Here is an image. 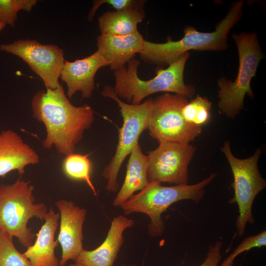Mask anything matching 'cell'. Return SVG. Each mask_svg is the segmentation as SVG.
<instances>
[{
    "label": "cell",
    "instance_id": "6da1fadb",
    "mask_svg": "<svg viewBox=\"0 0 266 266\" xmlns=\"http://www.w3.org/2000/svg\"><path fill=\"white\" fill-rule=\"evenodd\" d=\"M31 106L33 117L46 129L43 148L50 149L54 146L66 156L74 153L84 132L95 120L93 108L87 104L80 106L71 104L61 84L55 89L37 92Z\"/></svg>",
    "mask_w": 266,
    "mask_h": 266
},
{
    "label": "cell",
    "instance_id": "7a4b0ae2",
    "mask_svg": "<svg viewBox=\"0 0 266 266\" xmlns=\"http://www.w3.org/2000/svg\"><path fill=\"white\" fill-rule=\"evenodd\" d=\"M243 6L242 0L233 3L213 32H200L189 26L184 30V36L177 41L168 38L166 42L158 43L144 40L139 53L141 59L150 64L165 66L176 61L190 50H225L228 47V35L240 19Z\"/></svg>",
    "mask_w": 266,
    "mask_h": 266
},
{
    "label": "cell",
    "instance_id": "3957f363",
    "mask_svg": "<svg viewBox=\"0 0 266 266\" xmlns=\"http://www.w3.org/2000/svg\"><path fill=\"white\" fill-rule=\"evenodd\" d=\"M189 53L183 55L166 69H160L152 79L144 80L138 75L140 61L135 58L127 65L113 71L115 78L114 91L121 99L132 104H138L147 97L158 92L174 93L186 98L195 93L194 86L185 84L184 71Z\"/></svg>",
    "mask_w": 266,
    "mask_h": 266
},
{
    "label": "cell",
    "instance_id": "277c9868",
    "mask_svg": "<svg viewBox=\"0 0 266 266\" xmlns=\"http://www.w3.org/2000/svg\"><path fill=\"white\" fill-rule=\"evenodd\" d=\"M216 174L212 173L207 178L194 184L164 186L157 182H150L138 193L133 195L120 207L126 215L134 212L146 214L150 219L148 233L153 237L160 236L165 225L162 214L172 204L184 200L198 203L203 198L204 188Z\"/></svg>",
    "mask_w": 266,
    "mask_h": 266
},
{
    "label": "cell",
    "instance_id": "5b68a950",
    "mask_svg": "<svg viewBox=\"0 0 266 266\" xmlns=\"http://www.w3.org/2000/svg\"><path fill=\"white\" fill-rule=\"evenodd\" d=\"M33 190L30 181L21 177L0 185V231L16 237L27 248L35 237L29 221L34 217L43 220L48 212L44 203L35 202Z\"/></svg>",
    "mask_w": 266,
    "mask_h": 266
},
{
    "label": "cell",
    "instance_id": "8992f818",
    "mask_svg": "<svg viewBox=\"0 0 266 266\" xmlns=\"http://www.w3.org/2000/svg\"><path fill=\"white\" fill-rule=\"evenodd\" d=\"M232 37L239 55L238 74L233 82L222 77L218 80L217 85L219 88V108L226 116L233 119L243 109L245 95L251 98L254 96L250 82L256 75L264 54L255 32L233 34Z\"/></svg>",
    "mask_w": 266,
    "mask_h": 266
},
{
    "label": "cell",
    "instance_id": "52a82bcc",
    "mask_svg": "<svg viewBox=\"0 0 266 266\" xmlns=\"http://www.w3.org/2000/svg\"><path fill=\"white\" fill-rule=\"evenodd\" d=\"M101 94L117 102L123 119L122 126L119 129L115 154L102 173L107 181L106 189L108 192L114 193L119 189L117 177L124 160L138 142L142 132L147 129L153 99H148L138 104L128 103L117 96L110 85L105 86Z\"/></svg>",
    "mask_w": 266,
    "mask_h": 266
},
{
    "label": "cell",
    "instance_id": "ba28073f",
    "mask_svg": "<svg viewBox=\"0 0 266 266\" xmlns=\"http://www.w3.org/2000/svg\"><path fill=\"white\" fill-rule=\"evenodd\" d=\"M221 150L229 163L233 175L232 187L234 197L229 203L237 204L239 215L235 226L238 235L242 236L245 233L247 224L255 223L252 214L253 202L257 195L266 187V181L261 175L258 167L261 150L258 148L249 158L240 159L233 154L230 143L227 141Z\"/></svg>",
    "mask_w": 266,
    "mask_h": 266
},
{
    "label": "cell",
    "instance_id": "9c48e42d",
    "mask_svg": "<svg viewBox=\"0 0 266 266\" xmlns=\"http://www.w3.org/2000/svg\"><path fill=\"white\" fill-rule=\"evenodd\" d=\"M187 98L169 93L153 99L147 129L150 136L160 143L173 142L189 144L202 132V127L192 125L183 118L181 109Z\"/></svg>",
    "mask_w": 266,
    "mask_h": 266
},
{
    "label": "cell",
    "instance_id": "30bf717a",
    "mask_svg": "<svg viewBox=\"0 0 266 266\" xmlns=\"http://www.w3.org/2000/svg\"><path fill=\"white\" fill-rule=\"evenodd\" d=\"M196 149V147L189 144L160 143L157 148L150 151L147 155L148 182L188 184V166Z\"/></svg>",
    "mask_w": 266,
    "mask_h": 266
},
{
    "label": "cell",
    "instance_id": "8fae6325",
    "mask_svg": "<svg viewBox=\"0 0 266 266\" xmlns=\"http://www.w3.org/2000/svg\"><path fill=\"white\" fill-rule=\"evenodd\" d=\"M0 50L21 58L43 80L46 89H55L65 60L63 50L55 45H44L35 40L20 39L2 44Z\"/></svg>",
    "mask_w": 266,
    "mask_h": 266
},
{
    "label": "cell",
    "instance_id": "7c38bea8",
    "mask_svg": "<svg viewBox=\"0 0 266 266\" xmlns=\"http://www.w3.org/2000/svg\"><path fill=\"white\" fill-rule=\"evenodd\" d=\"M61 217L58 241L62 249L60 266H65L70 260L75 261L83 249V225L86 210L71 200H60L55 202Z\"/></svg>",
    "mask_w": 266,
    "mask_h": 266
},
{
    "label": "cell",
    "instance_id": "4fadbf2b",
    "mask_svg": "<svg viewBox=\"0 0 266 266\" xmlns=\"http://www.w3.org/2000/svg\"><path fill=\"white\" fill-rule=\"evenodd\" d=\"M109 65L108 61L98 50L82 59L73 62L65 60L60 77L66 84L67 97L70 99L80 91L83 98H90L95 89L97 72Z\"/></svg>",
    "mask_w": 266,
    "mask_h": 266
},
{
    "label": "cell",
    "instance_id": "5bb4252c",
    "mask_svg": "<svg viewBox=\"0 0 266 266\" xmlns=\"http://www.w3.org/2000/svg\"><path fill=\"white\" fill-rule=\"evenodd\" d=\"M134 221L123 215L113 218L104 241L93 250L83 249L75 263L83 266H113L124 242V231L132 227Z\"/></svg>",
    "mask_w": 266,
    "mask_h": 266
},
{
    "label": "cell",
    "instance_id": "9a60e30c",
    "mask_svg": "<svg viewBox=\"0 0 266 266\" xmlns=\"http://www.w3.org/2000/svg\"><path fill=\"white\" fill-rule=\"evenodd\" d=\"M39 161L37 152L16 132L7 129L0 133V177L13 170L22 175L27 166Z\"/></svg>",
    "mask_w": 266,
    "mask_h": 266
},
{
    "label": "cell",
    "instance_id": "2e32d148",
    "mask_svg": "<svg viewBox=\"0 0 266 266\" xmlns=\"http://www.w3.org/2000/svg\"><path fill=\"white\" fill-rule=\"evenodd\" d=\"M144 39L137 32L127 35L100 34L97 37L98 51L108 61L114 71L127 65L141 51Z\"/></svg>",
    "mask_w": 266,
    "mask_h": 266
},
{
    "label": "cell",
    "instance_id": "e0dca14e",
    "mask_svg": "<svg viewBox=\"0 0 266 266\" xmlns=\"http://www.w3.org/2000/svg\"><path fill=\"white\" fill-rule=\"evenodd\" d=\"M59 218L60 213H56L51 207L44 217L45 222L36 235L35 242L23 253L31 266H60L59 260L55 254L59 242L54 239Z\"/></svg>",
    "mask_w": 266,
    "mask_h": 266
},
{
    "label": "cell",
    "instance_id": "ac0fdd59",
    "mask_svg": "<svg viewBox=\"0 0 266 266\" xmlns=\"http://www.w3.org/2000/svg\"><path fill=\"white\" fill-rule=\"evenodd\" d=\"M130 155L125 178L113 200V206H120L135 192L141 190L149 183L147 177V156L142 153L138 142L135 145Z\"/></svg>",
    "mask_w": 266,
    "mask_h": 266
},
{
    "label": "cell",
    "instance_id": "d6986e66",
    "mask_svg": "<svg viewBox=\"0 0 266 266\" xmlns=\"http://www.w3.org/2000/svg\"><path fill=\"white\" fill-rule=\"evenodd\" d=\"M145 16L143 9L107 11L98 19L100 34L127 35L135 33Z\"/></svg>",
    "mask_w": 266,
    "mask_h": 266
},
{
    "label": "cell",
    "instance_id": "ffe728a7",
    "mask_svg": "<svg viewBox=\"0 0 266 266\" xmlns=\"http://www.w3.org/2000/svg\"><path fill=\"white\" fill-rule=\"evenodd\" d=\"M62 168L67 177L85 182L95 196H97L91 178L92 165L87 156L74 153L66 156L63 162Z\"/></svg>",
    "mask_w": 266,
    "mask_h": 266
},
{
    "label": "cell",
    "instance_id": "44dd1931",
    "mask_svg": "<svg viewBox=\"0 0 266 266\" xmlns=\"http://www.w3.org/2000/svg\"><path fill=\"white\" fill-rule=\"evenodd\" d=\"M211 107V102L207 99L198 95L183 106L181 113L187 122L202 127L210 121Z\"/></svg>",
    "mask_w": 266,
    "mask_h": 266
},
{
    "label": "cell",
    "instance_id": "7402d4cb",
    "mask_svg": "<svg viewBox=\"0 0 266 266\" xmlns=\"http://www.w3.org/2000/svg\"><path fill=\"white\" fill-rule=\"evenodd\" d=\"M0 266H31L28 258L16 249L13 242V236L1 231Z\"/></svg>",
    "mask_w": 266,
    "mask_h": 266
},
{
    "label": "cell",
    "instance_id": "603a6c76",
    "mask_svg": "<svg viewBox=\"0 0 266 266\" xmlns=\"http://www.w3.org/2000/svg\"><path fill=\"white\" fill-rule=\"evenodd\" d=\"M36 3V0H0V22L14 27L18 12H30Z\"/></svg>",
    "mask_w": 266,
    "mask_h": 266
},
{
    "label": "cell",
    "instance_id": "cb8c5ba5",
    "mask_svg": "<svg viewBox=\"0 0 266 266\" xmlns=\"http://www.w3.org/2000/svg\"><path fill=\"white\" fill-rule=\"evenodd\" d=\"M266 245V231L246 237L229 255L219 266H233L235 259L245 251L254 248H260Z\"/></svg>",
    "mask_w": 266,
    "mask_h": 266
},
{
    "label": "cell",
    "instance_id": "d4e9b609",
    "mask_svg": "<svg viewBox=\"0 0 266 266\" xmlns=\"http://www.w3.org/2000/svg\"><path fill=\"white\" fill-rule=\"evenodd\" d=\"M146 2L142 0H97L93 1V6L89 13L88 19L92 21L99 7L103 4H107L116 11L129 9H143Z\"/></svg>",
    "mask_w": 266,
    "mask_h": 266
},
{
    "label": "cell",
    "instance_id": "484cf974",
    "mask_svg": "<svg viewBox=\"0 0 266 266\" xmlns=\"http://www.w3.org/2000/svg\"><path fill=\"white\" fill-rule=\"evenodd\" d=\"M223 242L218 240L214 244L209 246L206 257L199 266H219L222 259L221 254Z\"/></svg>",
    "mask_w": 266,
    "mask_h": 266
},
{
    "label": "cell",
    "instance_id": "4316f807",
    "mask_svg": "<svg viewBox=\"0 0 266 266\" xmlns=\"http://www.w3.org/2000/svg\"><path fill=\"white\" fill-rule=\"evenodd\" d=\"M6 25L0 22V32L5 27Z\"/></svg>",
    "mask_w": 266,
    "mask_h": 266
},
{
    "label": "cell",
    "instance_id": "83f0119b",
    "mask_svg": "<svg viewBox=\"0 0 266 266\" xmlns=\"http://www.w3.org/2000/svg\"><path fill=\"white\" fill-rule=\"evenodd\" d=\"M69 266H83L79 264H77L75 263L74 264H70Z\"/></svg>",
    "mask_w": 266,
    "mask_h": 266
}]
</instances>
